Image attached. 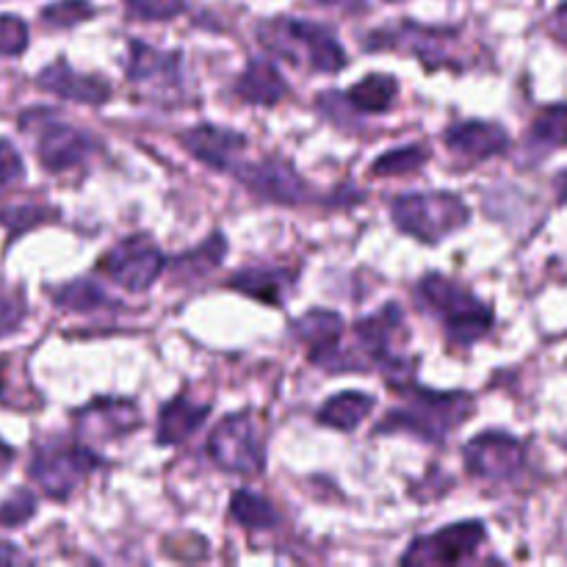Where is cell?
Segmentation results:
<instances>
[{"mask_svg": "<svg viewBox=\"0 0 567 567\" xmlns=\"http://www.w3.org/2000/svg\"><path fill=\"white\" fill-rule=\"evenodd\" d=\"M393 388L408 396L410 404L402 410H391V415L380 424L382 432L404 430L426 443H443V437L454 426L463 424L474 410V402L463 393H435L426 388H415L413 382H396Z\"/></svg>", "mask_w": 567, "mask_h": 567, "instance_id": "obj_1", "label": "cell"}, {"mask_svg": "<svg viewBox=\"0 0 567 567\" xmlns=\"http://www.w3.org/2000/svg\"><path fill=\"white\" fill-rule=\"evenodd\" d=\"M260 42L269 53L288 59L291 64L310 66L316 72H338L347 66V53L332 37L330 28L319 22L275 17L260 25Z\"/></svg>", "mask_w": 567, "mask_h": 567, "instance_id": "obj_2", "label": "cell"}, {"mask_svg": "<svg viewBox=\"0 0 567 567\" xmlns=\"http://www.w3.org/2000/svg\"><path fill=\"white\" fill-rule=\"evenodd\" d=\"M419 297L424 299L426 308L443 316L449 338L460 347H468V343L480 341L491 332L493 310L485 302H480L468 288L449 280V277H424L419 286Z\"/></svg>", "mask_w": 567, "mask_h": 567, "instance_id": "obj_3", "label": "cell"}, {"mask_svg": "<svg viewBox=\"0 0 567 567\" xmlns=\"http://www.w3.org/2000/svg\"><path fill=\"white\" fill-rule=\"evenodd\" d=\"M393 221L408 236L421 241H441L468 221V205L452 192L402 194L393 203Z\"/></svg>", "mask_w": 567, "mask_h": 567, "instance_id": "obj_4", "label": "cell"}, {"mask_svg": "<svg viewBox=\"0 0 567 567\" xmlns=\"http://www.w3.org/2000/svg\"><path fill=\"white\" fill-rule=\"evenodd\" d=\"M208 454L219 468L241 476H258L266 468L260 430L247 413H233L219 421L208 437Z\"/></svg>", "mask_w": 567, "mask_h": 567, "instance_id": "obj_5", "label": "cell"}, {"mask_svg": "<svg viewBox=\"0 0 567 567\" xmlns=\"http://www.w3.org/2000/svg\"><path fill=\"white\" fill-rule=\"evenodd\" d=\"M164 252L147 236H131L116 244L103 258L100 269L127 291H147L164 271Z\"/></svg>", "mask_w": 567, "mask_h": 567, "instance_id": "obj_6", "label": "cell"}, {"mask_svg": "<svg viewBox=\"0 0 567 567\" xmlns=\"http://www.w3.org/2000/svg\"><path fill=\"white\" fill-rule=\"evenodd\" d=\"M100 468V457L83 446L48 449L39 452L31 463V476L42 485L50 498H66L75 491L78 482Z\"/></svg>", "mask_w": 567, "mask_h": 567, "instance_id": "obj_7", "label": "cell"}, {"mask_svg": "<svg viewBox=\"0 0 567 567\" xmlns=\"http://www.w3.org/2000/svg\"><path fill=\"white\" fill-rule=\"evenodd\" d=\"M487 537L485 526L480 520H465V524H454L449 529L435 532L430 537H421L413 546L408 548V554L402 557L404 565L419 563V565H457L463 559H468L476 548L482 546V540Z\"/></svg>", "mask_w": 567, "mask_h": 567, "instance_id": "obj_8", "label": "cell"}, {"mask_svg": "<svg viewBox=\"0 0 567 567\" xmlns=\"http://www.w3.org/2000/svg\"><path fill=\"white\" fill-rule=\"evenodd\" d=\"M465 465L474 476L493 482H507L524 468V446L504 432H485L465 443Z\"/></svg>", "mask_w": 567, "mask_h": 567, "instance_id": "obj_9", "label": "cell"}, {"mask_svg": "<svg viewBox=\"0 0 567 567\" xmlns=\"http://www.w3.org/2000/svg\"><path fill=\"white\" fill-rule=\"evenodd\" d=\"M236 177L258 197L280 205H299L310 197V186L299 177L293 166L282 161H258V164L236 166Z\"/></svg>", "mask_w": 567, "mask_h": 567, "instance_id": "obj_10", "label": "cell"}, {"mask_svg": "<svg viewBox=\"0 0 567 567\" xmlns=\"http://www.w3.org/2000/svg\"><path fill=\"white\" fill-rule=\"evenodd\" d=\"M454 33L452 31H437V28H424L413 25V22H402L396 28H385V31H377L369 39V48H402L413 50L421 61H426L430 66L449 64L454 59L452 53Z\"/></svg>", "mask_w": 567, "mask_h": 567, "instance_id": "obj_11", "label": "cell"}, {"mask_svg": "<svg viewBox=\"0 0 567 567\" xmlns=\"http://www.w3.org/2000/svg\"><path fill=\"white\" fill-rule=\"evenodd\" d=\"M89 150H92V138L83 131H78V127L64 125V122H44L39 127L37 155L44 169H72V166L86 161Z\"/></svg>", "mask_w": 567, "mask_h": 567, "instance_id": "obj_12", "label": "cell"}, {"mask_svg": "<svg viewBox=\"0 0 567 567\" xmlns=\"http://www.w3.org/2000/svg\"><path fill=\"white\" fill-rule=\"evenodd\" d=\"M181 142L203 164L214 166V169H227V166H233V158L244 150L247 138L241 133L230 131V127L199 125L194 131L183 133Z\"/></svg>", "mask_w": 567, "mask_h": 567, "instance_id": "obj_13", "label": "cell"}, {"mask_svg": "<svg viewBox=\"0 0 567 567\" xmlns=\"http://www.w3.org/2000/svg\"><path fill=\"white\" fill-rule=\"evenodd\" d=\"M446 144L454 153L465 155V158H493V155L507 153L509 136L502 125L496 122H460V125L449 127Z\"/></svg>", "mask_w": 567, "mask_h": 567, "instance_id": "obj_14", "label": "cell"}, {"mask_svg": "<svg viewBox=\"0 0 567 567\" xmlns=\"http://www.w3.org/2000/svg\"><path fill=\"white\" fill-rule=\"evenodd\" d=\"M39 86L53 92L55 97L75 100V103L89 105H100L111 97L109 83H103L100 78L92 75H81V72H75L70 64H64V61L50 64L48 70L39 75Z\"/></svg>", "mask_w": 567, "mask_h": 567, "instance_id": "obj_15", "label": "cell"}, {"mask_svg": "<svg viewBox=\"0 0 567 567\" xmlns=\"http://www.w3.org/2000/svg\"><path fill=\"white\" fill-rule=\"evenodd\" d=\"M297 336L310 349L313 363H332L338 354V343L343 336V319L330 310H310L308 316L297 321Z\"/></svg>", "mask_w": 567, "mask_h": 567, "instance_id": "obj_16", "label": "cell"}, {"mask_svg": "<svg viewBox=\"0 0 567 567\" xmlns=\"http://www.w3.org/2000/svg\"><path fill=\"white\" fill-rule=\"evenodd\" d=\"M208 419V404H194L188 396H177L164 404L158 415V443L175 446L188 441Z\"/></svg>", "mask_w": 567, "mask_h": 567, "instance_id": "obj_17", "label": "cell"}, {"mask_svg": "<svg viewBox=\"0 0 567 567\" xmlns=\"http://www.w3.org/2000/svg\"><path fill=\"white\" fill-rule=\"evenodd\" d=\"M236 92L238 97L247 100V103L275 105L286 97L288 86L286 81H282L280 72L275 70V64H269V61H249L244 75L238 78Z\"/></svg>", "mask_w": 567, "mask_h": 567, "instance_id": "obj_18", "label": "cell"}, {"mask_svg": "<svg viewBox=\"0 0 567 567\" xmlns=\"http://www.w3.org/2000/svg\"><path fill=\"white\" fill-rule=\"evenodd\" d=\"M371 410H374V396L360 391H347L332 396L330 402L319 410V421L324 426H332V430L352 432L369 419Z\"/></svg>", "mask_w": 567, "mask_h": 567, "instance_id": "obj_19", "label": "cell"}, {"mask_svg": "<svg viewBox=\"0 0 567 567\" xmlns=\"http://www.w3.org/2000/svg\"><path fill=\"white\" fill-rule=\"evenodd\" d=\"M177 75V55L158 53L142 42L131 44L127 78L133 81H172Z\"/></svg>", "mask_w": 567, "mask_h": 567, "instance_id": "obj_20", "label": "cell"}, {"mask_svg": "<svg viewBox=\"0 0 567 567\" xmlns=\"http://www.w3.org/2000/svg\"><path fill=\"white\" fill-rule=\"evenodd\" d=\"M83 421H100L103 424V437L125 435V432L136 430L138 426V413L131 402H116V399H103V402H94L92 408H86L81 413Z\"/></svg>", "mask_w": 567, "mask_h": 567, "instance_id": "obj_21", "label": "cell"}, {"mask_svg": "<svg viewBox=\"0 0 567 567\" xmlns=\"http://www.w3.org/2000/svg\"><path fill=\"white\" fill-rule=\"evenodd\" d=\"M230 288L244 291L247 297L264 299V302H280L282 291L288 288V275L277 269H247L233 275Z\"/></svg>", "mask_w": 567, "mask_h": 567, "instance_id": "obj_22", "label": "cell"}, {"mask_svg": "<svg viewBox=\"0 0 567 567\" xmlns=\"http://www.w3.org/2000/svg\"><path fill=\"white\" fill-rule=\"evenodd\" d=\"M396 92H399L396 78L369 75V78H363L358 86L349 89L347 100H349V105L358 111H385V109H391Z\"/></svg>", "mask_w": 567, "mask_h": 567, "instance_id": "obj_23", "label": "cell"}, {"mask_svg": "<svg viewBox=\"0 0 567 567\" xmlns=\"http://www.w3.org/2000/svg\"><path fill=\"white\" fill-rule=\"evenodd\" d=\"M230 515L249 532H264V529H275L277 526L275 507L252 491L233 493Z\"/></svg>", "mask_w": 567, "mask_h": 567, "instance_id": "obj_24", "label": "cell"}, {"mask_svg": "<svg viewBox=\"0 0 567 567\" xmlns=\"http://www.w3.org/2000/svg\"><path fill=\"white\" fill-rule=\"evenodd\" d=\"M225 249H227L225 236H221V233H214L203 247L194 249V252H186L183 258H177L175 269L172 271L177 275V280H194V277L208 275V271H214L216 266L221 264Z\"/></svg>", "mask_w": 567, "mask_h": 567, "instance_id": "obj_25", "label": "cell"}, {"mask_svg": "<svg viewBox=\"0 0 567 567\" xmlns=\"http://www.w3.org/2000/svg\"><path fill=\"white\" fill-rule=\"evenodd\" d=\"M114 299L105 293V288L94 280H75L55 293V305L75 313H92V310L109 308Z\"/></svg>", "mask_w": 567, "mask_h": 567, "instance_id": "obj_26", "label": "cell"}, {"mask_svg": "<svg viewBox=\"0 0 567 567\" xmlns=\"http://www.w3.org/2000/svg\"><path fill=\"white\" fill-rule=\"evenodd\" d=\"M426 161H430V150L421 147V144H410V147L391 150V153L382 155L380 161H374V166H371V175H377V177L413 175V172H419Z\"/></svg>", "mask_w": 567, "mask_h": 567, "instance_id": "obj_27", "label": "cell"}, {"mask_svg": "<svg viewBox=\"0 0 567 567\" xmlns=\"http://www.w3.org/2000/svg\"><path fill=\"white\" fill-rule=\"evenodd\" d=\"M537 142L551 144V147H563L567 144V103L548 105L537 114L535 127H532Z\"/></svg>", "mask_w": 567, "mask_h": 567, "instance_id": "obj_28", "label": "cell"}, {"mask_svg": "<svg viewBox=\"0 0 567 567\" xmlns=\"http://www.w3.org/2000/svg\"><path fill=\"white\" fill-rule=\"evenodd\" d=\"M92 17V6L86 0H59L42 11V20L53 28H72Z\"/></svg>", "mask_w": 567, "mask_h": 567, "instance_id": "obj_29", "label": "cell"}, {"mask_svg": "<svg viewBox=\"0 0 567 567\" xmlns=\"http://www.w3.org/2000/svg\"><path fill=\"white\" fill-rule=\"evenodd\" d=\"M33 513H37V498H33V493L17 491V493H11L3 504H0V526H9V529H14V526L25 524Z\"/></svg>", "mask_w": 567, "mask_h": 567, "instance_id": "obj_30", "label": "cell"}, {"mask_svg": "<svg viewBox=\"0 0 567 567\" xmlns=\"http://www.w3.org/2000/svg\"><path fill=\"white\" fill-rule=\"evenodd\" d=\"M28 48V28L20 17H0V55H20Z\"/></svg>", "mask_w": 567, "mask_h": 567, "instance_id": "obj_31", "label": "cell"}, {"mask_svg": "<svg viewBox=\"0 0 567 567\" xmlns=\"http://www.w3.org/2000/svg\"><path fill=\"white\" fill-rule=\"evenodd\" d=\"M125 6L138 20H172L183 11V0H125Z\"/></svg>", "mask_w": 567, "mask_h": 567, "instance_id": "obj_32", "label": "cell"}, {"mask_svg": "<svg viewBox=\"0 0 567 567\" xmlns=\"http://www.w3.org/2000/svg\"><path fill=\"white\" fill-rule=\"evenodd\" d=\"M22 181V158L9 142H0V186Z\"/></svg>", "mask_w": 567, "mask_h": 567, "instance_id": "obj_33", "label": "cell"}, {"mask_svg": "<svg viewBox=\"0 0 567 567\" xmlns=\"http://www.w3.org/2000/svg\"><path fill=\"white\" fill-rule=\"evenodd\" d=\"M551 33H554V39H557V42H563L567 48V3H563L557 11H554Z\"/></svg>", "mask_w": 567, "mask_h": 567, "instance_id": "obj_34", "label": "cell"}, {"mask_svg": "<svg viewBox=\"0 0 567 567\" xmlns=\"http://www.w3.org/2000/svg\"><path fill=\"white\" fill-rule=\"evenodd\" d=\"M324 6H338V9H347V11H358L365 9V0H319Z\"/></svg>", "mask_w": 567, "mask_h": 567, "instance_id": "obj_35", "label": "cell"}, {"mask_svg": "<svg viewBox=\"0 0 567 567\" xmlns=\"http://www.w3.org/2000/svg\"><path fill=\"white\" fill-rule=\"evenodd\" d=\"M17 559H20V554H17V548H11L9 543H0V565L17 563Z\"/></svg>", "mask_w": 567, "mask_h": 567, "instance_id": "obj_36", "label": "cell"}, {"mask_svg": "<svg viewBox=\"0 0 567 567\" xmlns=\"http://www.w3.org/2000/svg\"><path fill=\"white\" fill-rule=\"evenodd\" d=\"M11 460H14V452L6 443H0V476L11 468Z\"/></svg>", "mask_w": 567, "mask_h": 567, "instance_id": "obj_37", "label": "cell"}, {"mask_svg": "<svg viewBox=\"0 0 567 567\" xmlns=\"http://www.w3.org/2000/svg\"><path fill=\"white\" fill-rule=\"evenodd\" d=\"M391 3H396V0H391Z\"/></svg>", "mask_w": 567, "mask_h": 567, "instance_id": "obj_38", "label": "cell"}]
</instances>
